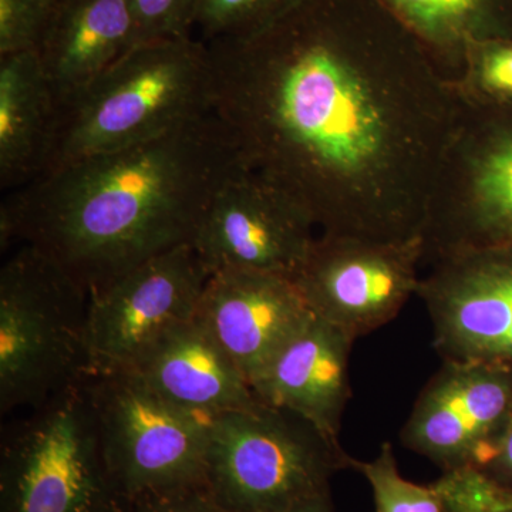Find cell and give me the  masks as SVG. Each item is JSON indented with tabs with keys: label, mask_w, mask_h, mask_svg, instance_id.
<instances>
[{
	"label": "cell",
	"mask_w": 512,
	"mask_h": 512,
	"mask_svg": "<svg viewBox=\"0 0 512 512\" xmlns=\"http://www.w3.org/2000/svg\"><path fill=\"white\" fill-rule=\"evenodd\" d=\"M131 3L136 18V46L191 36L198 0H131Z\"/></svg>",
	"instance_id": "d4e9b609"
},
{
	"label": "cell",
	"mask_w": 512,
	"mask_h": 512,
	"mask_svg": "<svg viewBox=\"0 0 512 512\" xmlns=\"http://www.w3.org/2000/svg\"><path fill=\"white\" fill-rule=\"evenodd\" d=\"M134 512H227L212 497L205 481L174 490L143 495L133 503Z\"/></svg>",
	"instance_id": "484cf974"
},
{
	"label": "cell",
	"mask_w": 512,
	"mask_h": 512,
	"mask_svg": "<svg viewBox=\"0 0 512 512\" xmlns=\"http://www.w3.org/2000/svg\"><path fill=\"white\" fill-rule=\"evenodd\" d=\"M131 0H56L36 53L56 109L136 47Z\"/></svg>",
	"instance_id": "e0dca14e"
},
{
	"label": "cell",
	"mask_w": 512,
	"mask_h": 512,
	"mask_svg": "<svg viewBox=\"0 0 512 512\" xmlns=\"http://www.w3.org/2000/svg\"><path fill=\"white\" fill-rule=\"evenodd\" d=\"M296 0H198L191 36L202 43L261 28Z\"/></svg>",
	"instance_id": "7402d4cb"
},
{
	"label": "cell",
	"mask_w": 512,
	"mask_h": 512,
	"mask_svg": "<svg viewBox=\"0 0 512 512\" xmlns=\"http://www.w3.org/2000/svg\"><path fill=\"white\" fill-rule=\"evenodd\" d=\"M419 39L431 62L457 83L468 47L493 39H512V0H382Z\"/></svg>",
	"instance_id": "d6986e66"
},
{
	"label": "cell",
	"mask_w": 512,
	"mask_h": 512,
	"mask_svg": "<svg viewBox=\"0 0 512 512\" xmlns=\"http://www.w3.org/2000/svg\"><path fill=\"white\" fill-rule=\"evenodd\" d=\"M433 485L444 512H512V493L481 468L443 471Z\"/></svg>",
	"instance_id": "603a6c76"
},
{
	"label": "cell",
	"mask_w": 512,
	"mask_h": 512,
	"mask_svg": "<svg viewBox=\"0 0 512 512\" xmlns=\"http://www.w3.org/2000/svg\"><path fill=\"white\" fill-rule=\"evenodd\" d=\"M464 99L488 104H512V39L473 43L456 83Z\"/></svg>",
	"instance_id": "44dd1931"
},
{
	"label": "cell",
	"mask_w": 512,
	"mask_h": 512,
	"mask_svg": "<svg viewBox=\"0 0 512 512\" xmlns=\"http://www.w3.org/2000/svg\"><path fill=\"white\" fill-rule=\"evenodd\" d=\"M204 45L212 107L242 163L319 234L421 238L464 101L382 0H296Z\"/></svg>",
	"instance_id": "6da1fadb"
},
{
	"label": "cell",
	"mask_w": 512,
	"mask_h": 512,
	"mask_svg": "<svg viewBox=\"0 0 512 512\" xmlns=\"http://www.w3.org/2000/svg\"><path fill=\"white\" fill-rule=\"evenodd\" d=\"M318 235L298 202L244 165L212 198L192 245L210 275L238 269L295 279Z\"/></svg>",
	"instance_id": "8fae6325"
},
{
	"label": "cell",
	"mask_w": 512,
	"mask_h": 512,
	"mask_svg": "<svg viewBox=\"0 0 512 512\" xmlns=\"http://www.w3.org/2000/svg\"><path fill=\"white\" fill-rule=\"evenodd\" d=\"M244 167L211 111L147 143L84 158L23 185L0 208L2 248L30 245L87 292L192 244L212 198Z\"/></svg>",
	"instance_id": "7a4b0ae2"
},
{
	"label": "cell",
	"mask_w": 512,
	"mask_h": 512,
	"mask_svg": "<svg viewBox=\"0 0 512 512\" xmlns=\"http://www.w3.org/2000/svg\"><path fill=\"white\" fill-rule=\"evenodd\" d=\"M352 468L359 471L372 488L377 512H444L440 494L433 484L412 483L400 474L390 443H383L373 460L353 458Z\"/></svg>",
	"instance_id": "ffe728a7"
},
{
	"label": "cell",
	"mask_w": 512,
	"mask_h": 512,
	"mask_svg": "<svg viewBox=\"0 0 512 512\" xmlns=\"http://www.w3.org/2000/svg\"><path fill=\"white\" fill-rule=\"evenodd\" d=\"M56 0H0V56L36 50Z\"/></svg>",
	"instance_id": "cb8c5ba5"
},
{
	"label": "cell",
	"mask_w": 512,
	"mask_h": 512,
	"mask_svg": "<svg viewBox=\"0 0 512 512\" xmlns=\"http://www.w3.org/2000/svg\"><path fill=\"white\" fill-rule=\"evenodd\" d=\"M89 292L22 245L0 271V412L32 409L87 376Z\"/></svg>",
	"instance_id": "277c9868"
},
{
	"label": "cell",
	"mask_w": 512,
	"mask_h": 512,
	"mask_svg": "<svg viewBox=\"0 0 512 512\" xmlns=\"http://www.w3.org/2000/svg\"><path fill=\"white\" fill-rule=\"evenodd\" d=\"M284 512H335V510H333L329 491V493L320 494L318 497L311 498V500L303 501V503Z\"/></svg>",
	"instance_id": "83f0119b"
},
{
	"label": "cell",
	"mask_w": 512,
	"mask_h": 512,
	"mask_svg": "<svg viewBox=\"0 0 512 512\" xmlns=\"http://www.w3.org/2000/svg\"><path fill=\"white\" fill-rule=\"evenodd\" d=\"M56 119V100L36 50L0 56V183L18 188L40 174Z\"/></svg>",
	"instance_id": "ac0fdd59"
},
{
	"label": "cell",
	"mask_w": 512,
	"mask_h": 512,
	"mask_svg": "<svg viewBox=\"0 0 512 512\" xmlns=\"http://www.w3.org/2000/svg\"><path fill=\"white\" fill-rule=\"evenodd\" d=\"M128 372L167 402L205 419L262 403L197 318L168 330Z\"/></svg>",
	"instance_id": "2e32d148"
},
{
	"label": "cell",
	"mask_w": 512,
	"mask_h": 512,
	"mask_svg": "<svg viewBox=\"0 0 512 512\" xmlns=\"http://www.w3.org/2000/svg\"><path fill=\"white\" fill-rule=\"evenodd\" d=\"M481 470L512 493V406L491 448L490 457Z\"/></svg>",
	"instance_id": "4316f807"
},
{
	"label": "cell",
	"mask_w": 512,
	"mask_h": 512,
	"mask_svg": "<svg viewBox=\"0 0 512 512\" xmlns=\"http://www.w3.org/2000/svg\"><path fill=\"white\" fill-rule=\"evenodd\" d=\"M512 406V367L443 362L426 384L400 439L441 470L483 468Z\"/></svg>",
	"instance_id": "4fadbf2b"
},
{
	"label": "cell",
	"mask_w": 512,
	"mask_h": 512,
	"mask_svg": "<svg viewBox=\"0 0 512 512\" xmlns=\"http://www.w3.org/2000/svg\"><path fill=\"white\" fill-rule=\"evenodd\" d=\"M208 278L194 245L187 244L90 292L87 376L133 369L168 330L195 318Z\"/></svg>",
	"instance_id": "9c48e42d"
},
{
	"label": "cell",
	"mask_w": 512,
	"mask_h": 512,
	"mask_svg": "<svg viewBox=\"0 0 512 512\" xmlns=\"http://www.w3.org/2000/svg\"><path fill=\"white\" fill-rule=\"evenodd\" d=\"M463 101L427 205L424 265L512 247V104Z\"/></svg>",
	"instance_id": "52a82bcc"
},
{
	"label": "cell",
	"mask_w": 512,
	"mask_h": 512,
	"mask_svg": "<svg viewBox=\"0 0 512 512\" xmlns=\"http://www.w3.org/2000/svg\"><path fill=\"white\" fill-rule=\"evenodd\" d=\"M0 512H134L107 467L86 377L3 434Z\"/></svg>",
	"instance_id": "8992f818"
},
{
	"label": "cell",
	"mask_w": 512,
	"mask_h": 512,
	"mask_svg": "<svg viewBox=\"0 0 512 512\" xmlns=\"http://www.w3.org/2000/svg\"><path fill=\"white\" fill-rule=\"evenodd\" d=\"M355 340L313 316L252 383L268 406L308 421L340 444V424L350 396L349 360Z\"/></svg>",
	"instance_id": "9a60e30c"
},
{
	"label": "cell",
	"mask_w": 512,
	"mask_h": 512,
	"mask_svg": "<svg viewBox=\"0 0 512 512\" xmlns=\"http://www.w3.org/2000/svg\"><path fill=\"white\" fill-rule=\"evenodd\" d=\"M423 239L404 242L319 234L296 278L318 318L356 340L392 322L420 285Z\"/></svg>",
	"instance_id": "30bf717a"
},
{
	"label": "cell",
	"mask_w": 512,
	"mask_h": 512,
	"mask_svg": "<svg viewBox=\"0 0 512 512\" xmlns=\"http://www.w3.org/2000/svg\"><path fill=\"white\" fill-rule=\"evenodd\" d=\"M211 111L212 73L204 43L191 36L143 43L57 107L39 177L147 143Z\"/></svg>",
	"instance_id": "3957f363"
},
{
	"label": "cell",
	"mask_w": 512,
	"mask_h": 512,
	"mask_svg": "<svg viewBox=\"0 0 512 512\" xmlns=\"http://www.w3.org/2000/svg\"><path fill=\"white\" fill-rule=\"evenodd\" d=\"M417 295L443 362L512 367V247L444 256Z\"/></svg>",
	"instance_id": "7c38bea8"
},
{
	"label": "cell",
	"mask_w": 512,
	"mask_h": 512,
	"mask_svg": "<svg viewBox=\"0 0 512 512\" xmlns=\"http://www.w3.org/2000/svg\"><path fill=\"white\" fill-rule=\"evenodd\" d=\"M101 447L131 504L205 481L208 419L167 402L133 372L86 376Z\"/></svg>",
	"instance_id": "ba28073f"
},
{
	"label": "cell",
	"mask_w": 512,
	"mask_h": 512,
	"mask_svg": "<svg viewBox=\"0 0 512 512\" xmlns=\"http://www.w3.org/2000/svg\"><path fill=\"white\" fill-rule=\"evenodd\" d=\"M313 316L293 279L228 269L210 275L195 318L252 386Z\"/></svg>",
	"instance_id": "5bb4252c"
},
{
	"label": "cell",
	"mask_w": 512,
	"mask_h": 512,
	"mask_svg": "<svg viewBox=\"0 0 512 512\" xmlns=\"http://www.w3.org/2000/svg\"><path fill=\"white\" fill-rule=\"evenodd\" d=\"M352 461L308 421L265 403L208 419L205 484L227 512L289 510L329 493Z\"/></svg>",
	"instance_id": "5b68a950"
}]
</instances>
